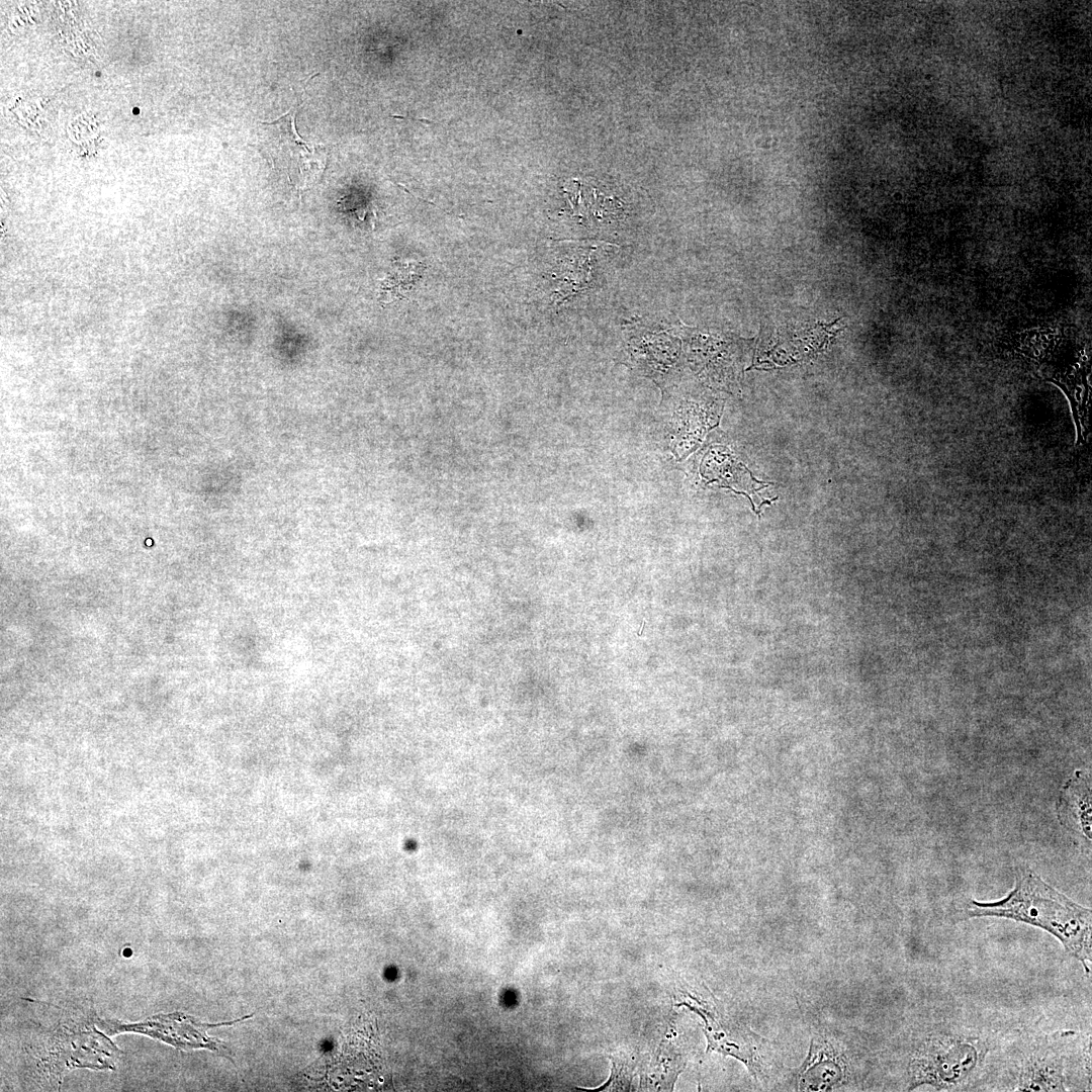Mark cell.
I'll use <instances>...</instances> for the list:
<instances>
[{"label":"cell","instance_id":"5b68a950","mask_svg":"<svg viewBox=\"0 0 1092 1092\" xmlns=\"http://www.w3.org/2000/svg\"><path fill=\"white\" fill-rule=\"evenodd\" d=\"M1016 1091H1063L1066 1090L1064 1065L1045 1052L1030 1054L1018 1068Z\"/></svg>","mask_w":1092,"mask_h":1092},{"label":"cell","instance_id":"7a4b0ae2","mask_svg":"<svg viewBox=\"0 0 1092 1092\" xmlns=\"http://www.w3.org/2000/svg\"><path fill=\"white\" fill-rule=\"evenodd\" d=\"M982 1048L971 1036L929 1035L911 1060L909 1090L921 1085L938 1089L959 1087L979 1065L983 1056Z\"/></svg>","mask_w":1092,"mask_h":1092},{"label":"cell","instance_id":"6da1fadb","mask_svg":"<svg viewBox=\"0 0 1092 1092\" xmlns=\"http://www.w3.org/2000/svg\"><path fill=\"white\" fill-rule=\"evenodd\" d=\"M962 917L1006 918L1041 928L1054 935L1082 964L1086 974H1090L1091 909L1071 900L1026 866L1016 870L1014 887L1005 897L992 902L970 899Z\"/></svg>","mask_w":1092,"mask_h":1092},{"label":"cell","instance_id":"277c9868","mask_svg":"<svg viewBox=\"0 0 1092 1092\" xmlns=\"http://www.w3.org/2000/svg\"><path fill=\"white\" fill-rule=\"evenodd\" d=\"M1059 822L1080 840L1091 843V780L1077 770L1063 786L1057 803Z\"/></svg>","mask_w":1092,"mask_h":1092},{"label":"cell","instance_id":"3957f363","mask_svg":"<svg viewBox=\"0 0 1092 1092\" xmlns=\"http://www.w3.org/2000/svg\"><path fill=\"white\" fill-rule=\"evenodd\" d=\"M299 104L271 122H261L268 136L263 149L275 168L285 173L288 182L301 191L320 180L328 160L327 149L322 144L308 145L295 127Z\"/></svg>","mask_w":1092,"mask_h":1092}]
</instances>
